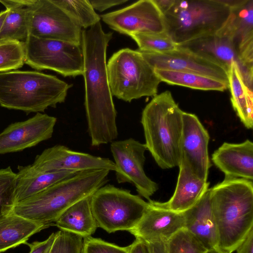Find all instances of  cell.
Wrapping results in <instances>:
<instances>
[{"mask_svg": "<svg viewBox=\"0 0 253 253\" xmlns=\"http://www.w3.org/2000/svg\"><path fill=\"white\" fill-rule=\"evenodd\" d=\"M128 0H88L95 10L102 12L111 7L124 4Z\"/></svg>", "mask_w": 253, "mask_h": 253, "instance_id": "37", "label": "cell"}, {"mask_svg": "<svg viewBox=\"0 0 253 253\" xmlns=\"http://www.w3.org/2000/svg\"><path fill=\"white\" fill-rule=\"evenodd\" d=\"M24 46L25 63L34 69L51 70L64 77L83 75L84 57L81 45L29 34Z\"/></svg>", "mask_w": 253, "mask_h": 253, "instance_id": "9", "label": "cell"}, {"mask_svg": "<svg viewBox=\"0 0 253 253\" xmlns=\"http://www.w3.org/2000/svg\"><path fill=\"white\" fill-rule=\"evenodd\" d=\"M129 253H150V252L146 242L139 238H135L130 245Z\"/></svg>", "mask_w": 253, "mask_h": 253, "instance_id": "40", "label": "cell"}, {"mask_svg": "<svg viewBox=\"0 0 253 253\" xmlns=\"http://www.w3.org/2000/svg\"><path fill=\"white\" fill-rule=\"evenodd\" d=\"M63 9L82 28L87 29L99 22L100 16L88 0H52Z\"/></svg>", "mask_w": 253, "mask_h": 253, "instance_id": "29", "label": "cell"}, {"mask_svg": "<svg viewBox=\"0 0 253 253\" xmlns=\"http://www.w3.org/2000/svg\"><path fill=\"white\" fill-rule=\"evenodd\" d=\"M112 29L130 36L135 33L166 32L163 14L153 0H140L121 9L102 14Z\"/></svg>", "mask_w": 253, "mask_h": 253, "instance_id": "13", "label": "cell"}, {"mask_svg": "<svg viewBox=\"0 0 253 253\" xmlns=\"http://www.w3.org/2000/svg\"><path fill=\"white\" fill-rule=\"evenodd\" d=\"M160 10L164 14L173 5L175 0H153Z\"/></svg>", "mask_w": 253, "mask_h": 253, "instance_id": "41", "label": "cell"}, {"mask_svg": "<svg viewBox=\"0 0 253 253\" xmlns=\"http://www.w3.org/2000/svg\"><path fill=\"white\" fill-rule=\"evenodd\" d=\"M82 28L52 0H32L29 34L81 45Z\"/></svg>", "mask_w": 253, "mask_h": 253, "instance_id": "10", "label": "cell"}, {"mask_svg": "<svg viewBox=\"0 0 253 253\" xmlns=\"http://www.w3.org/2000/svg\"><path fill=\"white\" fill-rule=\"evenodd\" d=\"M97 227L109 233L132 229L146 211L148 202L130 191L105 184L90 197Z\"/></svg>", "mask_w": 253, "mask_h": 253, "instance_id": "8", "label": "cell"}, {"mask_svg": "<svg viewBox=\"0 0 253 253\" xmlns=\"http://www.w3.org/2000/svg\"><path fill=\"white\" fill-rule=\"evenodd\" d=\"M211 160L225 178L253 180V143L250 140L224 142L212 154Z\"/></svg>", "mask_w": 253, "mask_h": 253, "instance_id": "20", "label": "cell"}, {"mask_svg": "<svg viewBox=\"0 0 253 253\" xmlns=\"http://www.w3.org/2000/svg\"><path fill=\"white\" fill-rule=\"evenodd\" d=\"M183 213L184 228L192 234L207 250L217 248L218 233L211 210L210 188L193 206Z\"/></svg>", "mask_w": 253, "mask_h": 253, "instance_id": "21", "label": "cell"}, {"mask_svg": "<svg viewBox=\"0 0 253 253\" xmlns=\"http://www.w3.org/2000/svg\"><path fill=\"white\" fill-rule=\"evenodd\" d=\"M177 46L219 65L227 72L233 63L236 64L245 84L253 90V71L242 61L225 25L215 33L197 38L177 44Z\"/></svg>", "mask_w": 253, "mask_h": 253, "instance_id": "12", "label": "cell"}, {"mask_svg": "<svg viewBox=\"0 0 253 253\" xmlns=\"http://www.w3.org/2000/svg\"><path fill=\"white\" fill-rule=\"evenodd\" d=\"M113 96L126 102L155 96L161 82L154 70L137 50L123 48L114 53L107 64Z\"/></svg>", "mask_w": 253, "mask_h": 253, "instance_id": "7", "label": "cell"}, {"mask_svg": "<svg viewBox=\"0 0 253 253\" xmlns=\"http://www.w3.org/2000/svg\"><path fill=\"white\" fill-rule=\"evenodd\" d=\"M16 173L10 167L0 169V218L12 211L15 203Z\"/></svg>", "mask_w": 253, "mask_h": 253, "instance_id": "33", "label": "cell"}, {"mask_svg": "<svg viewBox=\"0 0 253 253\" xmlns=\"http://www.w3.org/2000/svg\"><path fill=\"white\" fill-rule=\"evenodd\" d=\"M218 233L217 248L232 253L253 227V182L226 178L210 188Z\"/></svg>", "mask_w": 253, "mask_h": 253, "instance_id": "2", "label": "cell"}, {"mask_svg": "<svg viewBox=\"0 0 253 253\" xmlns=\"http://www.w3.org/2000/svg\"><path fill=\"white\" fill-rule=\"evenodd\" d=\"M110 171L99 169L79 172L15 204L12 211L35 222L53 225L67 209L105 185Z\"/></svg>", "mask_w": 253, "mask_h": 253, "instance_id": "3", "label": "cell"}, {"mask_svg": "<svg viewBox=\"0 0 253 253\" xmlns=\"http://www.w3.org/2000/svg\"><path fill=\"white\" fill-rule=\"evenodd\" d=\"M56 236V232L52 233L43 241H35L27 244L30 248L29 253H49Z\"/></svg>", "mask_w": 253, "mask_h": 253, "instance_id": "36", "label": "cell"}, {"mask_svg": "<svg viewBox=\"0 0 253 253\" xmlns=\"http://www.w3.org/2000/svg\"><path fill=\"white\" fill-rule=\"evenodd\" d=\"M137 50L154 70L197 74L228 84V72L224 68L187 49L177 46L173 51L163 53Z\"/></svg>", "mask_w": 253, "mask_h": 253, "instance_id": "15", "label": "cell"}, {"mask_svg": "<svg viewBox=\"0 0 253 253\" xmlns=\"http://www.w3.org/2000/svg\"><path fill=\"white\" fill-rule=\"evenodd\" d=\"M183 112L168 90L154 96L142 111L144 144L162 169L179 165Z\"/></svg>", "mask_w": 253, "mask_h": 253, "instance_id": "4", "label": "cell"}, {"mask_svg": "<svg viewBox=\"0 0 253 253\" xmlns=\"http://www.w3.org/2000/svg\"><path fill=\"white\" fill-rule=\"evenodd\" d=\"M182 122L179 164L186 165L194 175L207 181L211 167L209 133L195 114L183 112Z\"/></svg>", "mask_w": 253, "mask_h": 253, "instance_id": "14", "label": "cell"}, {"mask_svg": "<svg viewBox=\"0 0 253 253\" xmlns=\"http://www.w3.org/2000/svg\"><path fill=\"white\" fill-rule=\"evenodd\" d=\"M83 238L69 232L59 230L49 253H82Z\"/></svg>", "mask_w": 253, "mask_h": 253, "instance_id": "34", "label": "cell"}, {"mask_svg": "<svg viewBox=\"0 0 253 253\" xmlns=\"http://www.w3.org/2000/svg\"><path fill=\"white\" fill-rule=\"evenodd\" d=\"M161 82L193 89L223 91L228 84L209 77L199 74L169 70L154 69Z\"/></svg>", "mask_w": 253, "mask_h": 253, "instance_id": "28", "label": "cell"}, {"mask_svg": "<svg viewBox=\"0 0 253 253\" xmlns=\"http://www.w3.org/2000/svg\"><path fill=\"white\" fill-rule=\"evenodd\" d=\"M228 79L233 108L244 126L248 129H252L253 126V90L245 84L235 63L228 71Z\"/></svg>", "mask_w": 253, "mask_h": 253, "instance_id": "27", "label": "cell"}, {"mask_svg": "<svg viewBox=\"0 0 253 253\" xmlns=\"http://www.w3.org/2000/svg\"><path fill=\"white\" fill-rule=\"evenodd\" d=\"M7 11L6 9L0 12V31L1 29L3 23L7 15Z\"/></svg>", "mask_w": 253, "mask_h": 253, "instance_id": "42", "label": "cell"}, {"mask_svg": "<svg viewBox=\"0 0 253 253\" xmlns=\"http://www.w3.org/2000/svg\"><path fill=\"white\" fill-rule=\"evenodd\" d=\"M16 173L15 204L39 193L52 185L79 172L63 171L44 172L32 165L18 167Z\"/></svg>", "mask_w": 253, "mask_h": 253, "instance_id": "23", "label": "cell"}, {"mask_svg": "<svg viewBox=\"0 0 253 253\" xmlns=\"http://www.w3.org/2000/svg\"><path fill=\"white\" fill-rule=\"evenodd\" d=\"M167 253H206L208 251L186 229L178 231L167 241Z\"/></svg>", "mask_w": 253, "mask_h": 253, "instance_id": "32", "label": "cell"}, {"mask_svg": "<svg viewBox=\"0 0 253 253\" xmlns=\"http://www.w3.org/2000/svg\"><path fill=\"white\" fill-rule=\"evenodd\" d=\"M112 33H105L100 22L82 30L84 107L87 131L93 146L111 143L117 138V111L107 75L106 50Z\"/></svg>", "mask_w": 253, "mask_h": 253, "instance_id": "1", "label": "cell"}, {"mask_svg": "<svg viewBox=\"0 0 253 253\" xmlns=\"http://www.w3.org/2000/svg\"><path fill=\"white\" fill-rule=\"evenodd\" d=\"M32 165L40 170L48 172L99 169L115 170L114 162L108 158L73 151L61 145L45 149L36 156Z\"/></svg>", "mask_w": 253, "mask_h": 253, "instance_id": "16", "label": "cell"}, {"mask_svg": "<svg viewBox=\"0 0 253 253\" xmlns=\"http://www.w3.org/2000/svg\"><path fill=\"white\" fill-rule=\"evenodd\" d=\"M56 121L54 117L37 113L10 125L0 133V154L21 151L50 138Z\"/></svg>", "mask_w": 253, "mask_h": 253, "instance_id": "17", "label": "cell"}, {"mask_svg": "<svg viewBox=\"0 0 253 253\" xmlns=\"http://www.w3.org/2000/svg\"><path fill=\"white\" fill-rule=\"evenodd\" d=\"M148 206L137 224L128 232L135 238L149 242L158 239L168 240L184 228L183 212L172 211L159 202L148 201Z\"/></svg>", "mask_w": 253, "mask_h": 253, "instance_id": "18", "label": "cell"}, {"mask_svg": "<svg viewBox=\"0 0 253 253\" xmlns=\"http://www.w3.org/2000/svg\"><path fill=\"white\" fill-rule=\"evenodd\" d=\"M174 192L166 202L160 205L170 210L183 212L193 206L209 188V183L194 175L188 167L180 164Z\"/></svg>", "mask_w": 253, "mask_h": 253, "instance_id": "22", "label": "cell"}, {"mask_svg": "<svg viewBox=\"0 0 253 253\" xmlns=\"http://www.w3.org/2000/svg\"><path fill=\"white\" fill-rule=\"evenodd\" d=\"M25 60L24 42L11 40L0 42V73L21 68Z\"/></svg>", "mask_w": 253, "mask_h": 253, "instance_id": "31", "label": "cell"}, {"mask_svg": "<svg viewBox=\"0 0 253 253\" xmlns=\"http://www.w3.org/2000/svg\"><path fill=\"white\" fill-rule=\"evenodd\" d=\"M231 13V8L220 0H175L163 15L166 32L179 44L217 32Z\"/></svg>", "mask_w": 253, "mask_h": 253, "instance_id": "6", "label": "cell"}, {"mask_svg": "<svg viewBox=\"0 0 253 253\" xmlns=\"http://www.w3.org/2000/svg\"><path fill=\"white\" fill-rule=\"evenodd\" d=\"M130 245L122 247L91 236L83 238L82 253H129Z\"/></svg>", "mask_w": 253, "mask_h": 253, "instance_id": "35", "label": "cell"}, {"mask_svg": "<svg viewBox=\"0 0 253 253\" xmlns=\"http://www.w3.org/2000/svg\"><path fill=\"white\" fill-rule=\"evenodd\" d=\"M206 253H225L220 250H219L218 248L212 249L211 250H208Z\"/></svg>", "mask_w": 253, "mask_h": 253, "instance_id": "43", "label": "cell"}, {"mask_svg": "<svg viewBox=\"0 0 253 253\" xmlns=\"http://www.w3.org/2000/svg\"><path fill=\"white\" fill-rule=\"evenodd\" d=\"M7 11L0 31V42H24L29 35V16L32 0H0Z\"/></svg>", "mask_w": 253, "mask_h": 253, "instance_id": "25", "label": "cell"}, {"mask_svg": "<svg viewBox=\"0 0 253 253\" xmlns=\"http://www.w3.org/2000/svg\"><path fill=\"white\" fill-rule=\"evenodd\" d=\"M237 253H253V227L237 247Z\"/></svg>", "mask_w": 253, "mask_h": 253, "instance_id": "38", "label": "cell"}, {"mask_svg": "<svg viewBox=\"0 0 253 253\" xmlns=\"http://www.w3.org/2000/svg\"><path fill=\"white\" fill-rule=\"evenodd\" d=\"M52 225L27 219L12 211L0 218V253L27 245L32 236Z\"/></svg>", "mask_w": 253, "mask_h": 253, "instance_id": "24", "label": "cell"}, {"mask_svg": "<svg viewBox=\"0 0 253 253\" xmlns=\"http://www.w3.org/2000/svg\"><path fill=\"white\" fill-rule=\"evenodd\" d=\"M167 241L164 239H158L146 242L150 253H167Z\"/></svg>", "mask_w": 253, "mask_h": 253, "instance_id": "39", "label": "cell"}, {"mask_svg": "<svg viewBox=\"0 0 253 253\" xmlns=\"http://www.w3.org/2000/svg\"><path fill=\"white\" fill-rule=\"evenodd\" d=\"M90 197L78 201L67 209L55 221V225L60 230L77 234L83 238L94 234L97 226L91 209Z\"/></svg>", "mask_w": 253, "mask_h": 253, "instance_id": "26", "label": "cell"}, {"mask_svg": "<svg viewBox=\"0 0 253 253\" xmlns=\"http://www.w3.org/2000/svg\"><path fill=\"white\" fill-rule=\"evenodd\" d=\"M225 25L245 65L253 71V0H240L230 8Z\"/></svg>", "mask_w": 253, "mask_h": 253, "instance_id": "19", "label": "cell"}, {"mask_svg": "<svg viewBox=\"0 0 253 253\" xmlns=\"http://www.w3.org/2000/svg\"><path fill=\"white\" fill-rule=\"evenodd\" d=\"M110 149L118 183L132 184L140 196L150 200L159 188L158 184L146 174L144 169L147 150L145 144L130 138L113 141L111 143Z\"/></svg>", "mask_w": 253, "mask_h": 253, "instance_id": "11", "label": "cell"}, {"mask_svg": "<svg viewBox=\"0 0 253 253\" xmlns=\"http://www.w3.org/2000/svg\"><path fill=\"white\" fill-rule=\"evenodd\" d=\"M56 76L37 71L0 73V105L28 114L43 112L64 102L72 86Z\"/></svg>", "mask_w": 253, "mask_h": 253, "instance_id": "5", "label": "cell"}, {"mask_svg": "<svg viewBox=\"0 0 253 253\" xmlns=\"http://www.w3.org/2000/svg\"><path fill=\"white\" fill-rule=\"evenodd\" d=\"M130 37L135 41L139 50L163 53L175 50L177 44L167 32L160 33H135Z\"/></svg>", "mask_w": 253, "mask_h": 253, "instance_id": "30", "label": "cell"}]
</instances>
